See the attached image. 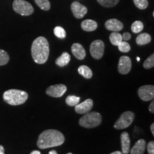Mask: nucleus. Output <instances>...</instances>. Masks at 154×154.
Listing matches in <instances>:
<instances>
[{"label": "nucleus", "mask_w": 154, "mask_h": 154, "mask_svg": "<svg viewBox=\"0 0 154 154\" xmlns=\"http://www.w3.org/2000/svg\"><path fill=\"white\" fill-rule=\"evenodd\" d=\"M135 115L134 113L131 111H126L121 115L120 118L115 123L114 128L119 130L126 128L132 124Z\"/></svg>", "instance_id": "obj_6"}, {"label": "nucleus", "mask_w": 154, "mask_h": 154, "mask_svg": "<svg viewBox=\"0 0 154 154\" xmlns=\"http://www.w3.org/2000/svg\"><path fill=\"white\" fill-rule=\"evenodd\" d=\"M146 149V140H138L131 150V154H143Z\"/></svg>", "instance_id": "obj_16"}, {"label": "nucleus", "mask_w": 154, "mask_h": 154, "mask_svg": "<svg viewBox=\"0 0 154 154\" xmlns=\"http://www.w3.org/2000/svg\"><path fill=\"white\" fill-rule=\"evenodd\" d=\"M80 101V98L76 96H69L66 99V103L70 106H75Z\"/></svg>", "instance_id": "obj_25"}, {"label": "nucleus", "mask_w": 154, "mask_h": 154, "mask_svg": "<svg viewBox=\"0 0 154 154\" xmlns=\"http://www.w3.org/2000/svg\"><path fill=\"white\" fill-rule=\"evenodd\" d=\"M105 45L101 40H95L90 46V53L95 59H100L104 53Z\"/></svg>", "instance_id": "obj_7"}, {"label": "nucleus", "mask_w": 154, "mask_h": 154, "mask_svg": "<svg viewBox=\"0 0 154 154\" xmlns=\"http://www.w3.org/2000/svg\"><path fill=\"white\" fill-rule=\"evenodd\" d=\"M4 154H5V153H4Z\"/></svg>", "instance_id": "obj_41"}, {"label": "nucleus", "mask_w": 154, "mask_h": 154, "mask_svg": "<svg viewBox=\"0 0 154 154\" xmlns=\"http://www.w3.org/2000/svg\"><path fill=\"white\" fill-rule=\"evenodd\" d=\"M78 72L86 79H91L93 76V73H92L91 69L88 68L87 66H84V65H82L79 68Z\"/></svg>", "instance_id": "obj_20"}, {"label": "nucleus", "mask_w": 154, "mask_h": 154, "mask_svg": "<svg viewBox=\"0 0 154 154\" xmlns=\"http://www.w3.org/2000/svg\"><path fill=\"white\" fill-rule=\"evenodd\" d=\"M3 99L7 103L11 106L23 104L28 99L26 92L17 89H9L4 93Z\"/></svg>", "instance_id": "obj_3"}, {"label": "nucleus", "mask_w": 154, "mask_h": 154, "mask_svg": "<svg viewBox=\"0 0 154 154\" xmlns=\"http://www.w3.org/2000/svg\"><path fill=\"white\" fill-rule=\"evenodd\" d=\"M4 153H5V148H4L2 145H0V154Z\"/></svg>", "instance_id": "obj_34"}, {"label": "nucleus", "mask_w": 154, "mask_h": 154, "mask_svg": "<svg viewBox=\"0 0 154 154\" xmlns=\"http://www.w3.org/2000/svg\"><path fill=\"white\" fill-rule=\"evenodd\" d=\"M147 150L149 154H154V142L153 140L148 143Z\"/></svg>", "instance_id": "obj_31"}, {"label": "nucleus", "mask_w": 154, "mask_h": 154, "mask_svg": "<svg viewBox=\"0 0 154 154\" xmlns=\"http://www.w3.org/2000/svg\"><path fill=\"white\" fill-rule=\"evenodd\" d=\"M151 133H152V135L154 136V124H152L151 126Z\"/></svg>", "instance_id": "obj_35"}, {"label": "nucleus", "mask_w": 154, "mask_h": 154, "mask_svg": "<svg viewBox=\"0 0 154 154\" xmlns=\"http://www.w3.org/2000/svg\"><path fill=\"white\" fill-rule=\"evenodd\" d=\"M9 61V54L2 49H0V66L6 65Z\"/></svg>", "instance_id": "obj_26"}, {"label": "nucleus", "mask_w": 154, "mask_h": 154, "mask_svg": "<svg viewBox=\"0 0 154 154\" xmlns=\"http://www.w3.org/2000/svg\"><path fill=\"white\" fill-rule=\"evenodd\" d=\"M143 29V24L140 21H136L131 25V31L135 34H138Z\"/></svg>", "instance_id": "obj_24"}, {"label": "nucleus", "mask_w": 154, "mask_h": 154, "mask_svg": "<svg viewBox=\"0 0 154 154\" xmlns=\"http://www.w3.org/2000/svg\"><path fill=\"white\" fill-rule=\"evenodd\" d=\"M138 94L140 99L144 101H149L153 100L154 86L152 85L141 86V87L138 88Z\"/></svg>", "instance_id": "obj_8"}, {"label": "nucleus", "mask_w": 154, "mask_h": 154, "mask_svg": "<svg viewBox=\"0 0 154 154\" xmlns=\"http://www.w3.org/2000/svg\"><path fill=\"white\" fill-rule=\"evenodd\" d=\"M32 56L34 61L38 64L47 62L49 55V45L47 39L44 36H38L32 45Z\"/></svg>", "instance_id": "obj_2"}, {"label": "nucleus", "mask_w": 154, "mask_h": 154, "mask_svg": "<svg viewBox=\"0 0 154 154\" xmlns=\"http://www.w3.org/2000/svg\"><path fill=\"white\" fill-rule=\"evenodd\" d=\"M154 66V54H152L143 63V67L146 69H149L153 68Z\"/></svg>", "instance_id": "obj_30"}, {"label": "nucleus", "mask_w": 154, "mask_h": 154, "mask_svg": "<svg viewBox=\"0 0 154 154\" xmlns=\"http://www.w3.org/2000/svg\"><path fill=\"white\" fill-rule=\"evenodd\" d=\"M31 154H42L41 152L38 151H33L31 153Z\"/></svg>", "instance_id": "obj_36"}, {"label": "nucleus", "mask_w": 154, "mask_h": 154, "mask_svg": "<svg viewBox=\"0 0 154 154\" xmlns=\"http://www.w3.org/2000/svg\"><path fill=\"white\" fill-rule=\"evenodd\" d=\"M98 27L96 22L91 19H86L82 22V28L86 32H93Z\"/></svg>", "instance_id": "obj_17"}, {"label": "nucleus", "mask_w": 154, "mask_h": 154, "mask_svg": "<svg viewBox=\"0 0 154 154\" xmlns=\"http://www.w3.org/2000/svg\"><path fill=\"white\" fill-rule=\"evenodd\" d=\"M110 154H123V153H122V152H121V151H117L113 152V153H110Z\"/></svg>", "instance_id": "obj_37"}, {"label": "nucleus", "mask_w": 154, "mask_h": 154, "mask_svg": "<svg viewBox=\"0 0 154 154\" xmlns=\"http://www.w3.org/2000/svg\"><path fill=\"white\" fill-rule=\"evenodd\" d=\"M71 9H72L73 14L76 19L83 18L88 11V9L85 6L82 5L78 2H74L71 5Z\"/></svg>", "instance_id": "obj_11"}, {"label": "nucleus", "mask_w": 154, "mask_h": 154, "mask_svg": "<svg viewBox=\"0 0 154 154\" xmlns=\"http://www.w3.org/2000/svg\"><path fill=\"white\" fill-rule=\"evenodd\" d=\"M12 7L15 12L22 16H29L34 13L33 7L25 0H14Z\"/></svg>", "instance_id": "obj_5"}, {"label": "nucleus", "mask_w": 154, "mask_h": 154, "mask_svg": "<svg viewBox=\"0 0 154 154\" xmlns=\"http://www.w3.org/2000/svg\"><path fill=\"white\" fill-rule=\"evenodd\" d=\"M149 111L152 113H154V102H153V101H152L151 103L149 106Z\"/></svg>", "instance_id": "obj_33"}, {"label": "nucleus", "mask_w": 154, "mask_h": 154, "mask_svg": "<svg viewBox=\"0 0 154 154\" xmlns=\"http://www.w3.org/2000/svg\"><path fill=\"white\" fill-rule=\"evenodd\" d=\"M136 60H137L138 61H140V58L139 57H137V58H136Z\"/></svg>", "instance_id": "obj_39"}, {"label": "nucleus", "mask_w": 154, "mask_h": 154, "mask_svg": "<svg viewBox=\"0 0 154 154\" xmlns=\"http://www.w3.org/2000/svg\"><path fill=\"white\" fill-rule=\"evenodd\" d=\"M136 7L139 9H146L149 6L148 0H134Z\"/></svg>", "instance_id": "obj_28"}, {"label": "nucleus", "mask_w": 154, "mask_h": 154, "mask_svg": "<svg viewBox=\"0 0 154 154\" xmlns=\"http://www.w3.org/2000/svg\"><path fill=\"white\" fill-rule=\"evenodd\" d=\"M131 69V60L128 57L123 56L120 58L119 61L118 69L121 74H127L130 72Z\"/></svg>", "instance_id": "obj_10"}, {"label": "nucleus", "mask_w": 154, "mask_h": 154, "mask_svg": "<svg viewBox=\"0 0 154 154\" xmlns=\"http://www.w3.org/2000/svg\"><path fill=\"white\" fill-rule=\"evenodd\" d=\"M67 154H72V153H67Z\"/></svg>", "instance_id": "obj_40"}, {"label": "nucleus", "mask_w": 154, "mask_h": 154, "mask_svg": "<svg viewBox=\"0 0 154 154\" xmlns=\"http://www.w3.org/2000/svg\"><path fill=\"white\" fill-rule=\"evenodd\" d=\"M93 101L91 99H88L82 103H79L78 104L75 106V111L79 114H85V113L89 112L93 107Z\"/></svg>", "instance_id": "obj_12"}, {"label": "nucleus", "mask_w": 154, "mask_h": 154, "mask_svg": "<svg viewBox=\"0 0 154 154\" xmlns=\"http://www.w3.org/2000/svg\"><path fill=\"white\" fill-rule=\"evenodd\" d=\"M121 149L123 154H128L130 151V138L127 132H123L121 135Z\"/></svg>", "instance_id": "obj_15"}, {"label": "nucleus", "mask_w": 154, "mask_h": 154, "mask_svg": "<svg viewBox=\"0 0 154 154\" xmlns=\"http://www.w3.org/2000/svg\"><path fill=\"white\" fill-rule=\"evenodd\" d=\"M136 41L138 45H145V44H149L151 41V36H150V34L147 33L140 34L136 37Z\"/></svg>", "instance_id": "obj_19"}, {"label": "nucleus", "mask_w": 154, "mask_h": 154, "mask_svg": "<svg viewBox=\"0 0 154 154\" xmlns=\"http://www.w3.org/2000/svg\"><path fill=\"white\" fill-rule=\"evenodd\" d=\"M64 136L60 131L54 129L44 131L38 136L37 146L39 149H46L57 147L64 143Z\"/></svg>", "instance_id": "obj_1"}, {"label": "nucleus", "mask_w": 154, "mask_h": 154, "mask_svg": "<svg viewBox=\"0 0 154 154\" xmlns=\"http://www.w3.org/2000/svg\"><path fill=\"white\" fill-rule=\"evenodd\" d=\"M71 60V57L67 52H63L60 57L56 60V64L59 66L63 67L66 66Z\"/></svg>", "instance_id": "obj_18"}, {"label": "nucleus", "mask_w": 154, "mask_h": 154, "mask_svg": "<svg viewBox=\"0 0 154 154\" xmlns=\"http://www.w3.org/2000/svg\"><path fill=\"white\" fill-rule=\"evenodd\" d=\"M105 27L108 30L113 32H118L124 28L123 23L116 19H111L107 20L105 23Z\"/></svg>", "instance_id": "obj_13"}, {"label": "nucleus", "mask_w": 154, "mask_h": 154, "mask_svg": "<svg viewBox=\"0 0 154 154\" xmlns=\"http://www.w3.org/2000/svg\"><path fill=\"white\" fill-rule=\"evenodd\" d=\"M101 123V116L98 112H88L79 120V124L86 128H95Z\"/></svg>", "instance_id": "obj_4"}, {"label": "nucleus", "mask_w": 154, "mask_h": 154, "mask_svg": "<svg viewBox=\"0 0 154 154\" xmlns=\"http://www.w3.org/2000/svg\"><path fill=\"white\" fill-rule=\"evenodd\" d=\"M66 86L63 84H57L49 86L47 89V94L51 97L59 98L66 93Z\"/></svg>", "instance_id": "obj_9"}, {"label": "nucleus", "mask_w": 154, "mask_h": 154, "mask_svg": "<svg viewBox=\"0 0 154 154\" xmlns=\"http://www.w3.org/2000/svg\"><path fill=\"white\" fill-rule=\"evenodd\" d=\"M119 48V50L121 51V52H124V53H126L128 52V51L131 50V47L129 45V44L126 42H121L120 44L117 46Z\"/></svg>", "instance_id": "obj_29"}, {"label": "nucleus", "mask_w": 154, "mask_h": 154, "mask_svg": "<svg viewBox=\"0 0 154 154\" xmlns=\"http://www.w3.org/2000/svg\"><path fill=\"white\" fill-rule=\"evenodd\" d=\"M97 2L103 7L110 8L115 7L119 3V0H97Z\"/></svg>", "instance_id": "obj_23"}, {"label": "nucleus", "mask_w": 154, "mask_h": 154, "mask_svg": "<svg viewBox=\"0 0 154 154\" xmlns=\"http://www.w3.org/2000/svg\"><path fill=\"white\" fill-rule=\"evenodd\" d=\"M72 52L76 59L82 60L86 57V51L82 45L79 43H74L72 47Z\"/></svg>", "instance_id": "obj_14"}, {"label": "nucleus", "mask_w": 154, "mask_h": 154, "mask_svg": "<svg viewBox=\"0 0 154 154\" xmlns=\"http://www.w3.org/2000/svg\"><path fill=\"white\" fill-rule=\"evenodd\" d=\"M49 154H58L57 152L56 151H51L49 153Z\"/></svg>", "instance_id": "obj_38"}, {"label": "nucleus", "mask_w": 154, "mask_h": 154, "mask_svg": "<svg viewBox=\"0 0 154 154\" xmlns=\"http://www.w3.org/2000/svg\"><path fill=\"white\" fill-rule=\"evenodd\" d=\"M131 38V34L129 33H127V32H125V33L122 35V38L124 40L125 42L129 40Z\"/></svg>", "instance_id": "obj_32"}, {"label": "nucleus", "mask_w": 154, "mask_h": 154, "mask_svg": "<svg viewBox=\"0 0 154 154\" xmlns=\"http://www.w3.org/2000/svg\"><path fill=\"white\" fill-rule=\"evenodd\" d=\"M36 5L42 9V10L44 11H49L51 7V5L49 0H34Z\"/></svg>", "instance_id": "obj_22"}, {"label": "nucleus", "mask_w": 154, "mask_h": 154, "mask_svg": "<svg viewBox=\"0 0 154 154\" xmlns=\"http://www.w3.org/2000/svg\"><path fill=\"white\" fill-rule=\"evenodd\" d=\"M54 33L57 37L59 38H64L66 35L64 29L61 27V26H56L54 29Z\"/></svg>", "instance_id": "obj_27"}, {"label": "nucleus", "mask_w": 154, "mask_h": 154, "mask_svg": "<svg viewBox=\"0 0 154 154\" xmlns=\"http://www.w3.org/2000/svg\"><path fill=\"white\" fill-rule=\"evenodd\" d=\"M109 39H110L111 43L114 46H118L123 41L122 35L119 34V32H113V33H111L110 34V36H109Z\"/></svg>", "instance_id": "obj_21"}]
</instances>
